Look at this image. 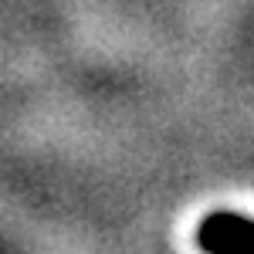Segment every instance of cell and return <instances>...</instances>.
<instances>
[{"label":"cell","mask_w":254,"mask_h":254,"mask_svg":"<svg viewBox=\"0 0 254 254\" xmlns=\"http://www.w3.org/2000/svg\"><path fill=\"white\" fill-rule=\"evenodd\" d=\"M196 248L203 254H254V220L214 210L196 224Z\"/></svg>","instance_id":"cell-1"}]
</instances>
